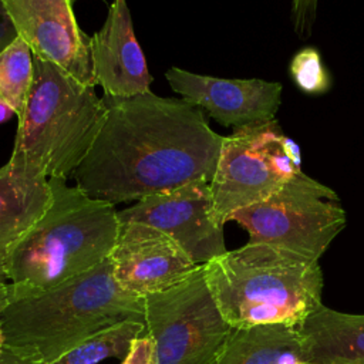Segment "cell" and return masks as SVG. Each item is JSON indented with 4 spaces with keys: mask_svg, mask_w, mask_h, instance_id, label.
<instances>
[{
    "mask_svg": "<svg viewBox=\"0 0 364 364\" xmlns=\"http://www.w3.org/2000/svg\"><path fill=\"white\" fill-rule=\"evenodd\" d=\"M50 203L7 262L10 297L43 291L109 259L119 219L109 202L48 178Z\"/></svg>",
    "mask_w": 364,
    "mask_h": 364,
    "instance_id": "cell-3",
    "label": "cell"
},
{
    "mask_svg": "<svg viewBox=\"0 0 364 364\" xmlns=\"http://www.w3.org/2000/svg\"><path fill=\"white\" fill-rule=\"evenodd\" d=\"M299 326L232 328L216 364H303ZM306 364V363H304Z\"/></svg>",
    "mask_w": 364,
    "mask_h": 364,
    "instance_id": "cell-16",
    "label": "cell"
},
{
    "mask_svg": "<svg viewBox=\"0 0 364 364\" xmlns=\"http://www.w3.org/2000/svg\"><path fill=\"white\" fill-rule=\"evenodd\" d=\"M118 219L119 223L139 222L164 232L198 266L228 252L223 226L215 219L210 186L205 182L144 198L118 210Z\"/></svg>",
    "mask_w": 364,
    "mask_h": 364,
    "instance_id": "cell-9",
    "label": "cell"
},
{
    "mask_svg": "<svg viewBox=\"0 0 364 364\" xmlns=\"http://www.w3.org/2000/svg\"><path fill=\"white\" fill-rule=\"evenodd\" d=\"M109 262L118 286L141 299L178 284L198 267L175 240L139 222L119 223Z\"/></svg>",
    "mask_w": 364,
    "mask_h": 364,
    "instance_id": "cell-11",
    "label": "cell"
},
{
    "mask_svg": "<svg viewBox=\"0 0 364 364\" xmlns=\"http://www.w3.org/2000/svg\"><path fill=\"white\" fill-rule=\"evenodd\" d=\"M249 242L264 243L320 260L346 226V210L336 192L300 172L267 199L235 212Z\"/></svg>",
    "mask_w": 364,
    "mask_h": 364,
    "instance_id": "cell-6",
    "label": "cell"
},
{
    "mask_svg": "<svg viewBox=\"0 0 364 364\" xmlns=\"http://www.w3.org/2000/svg\"><path fill=\"white\" fill-rule=\"evenodd\" d=\"M34 78V55L23 38L17 37L0 51V98L20 117Z\"/></svg>",
    "mask_w": 364,
    "mask_h": 364,
    "instance_id": "cell-18",
    "label": "cell"
},
{
    "mask_svg": "<svg viewBox=\"0 0 364 364\" xmlns=\"http://www.w3.org/2000/svg\"><path fill=\"white\" fill-rule=\"evenodd\" d=\"M121 364H156L151 338L146 334L135 338Z\"/></svg>",
    "mask_w": 364,
    "mask_h": 364,
    "instance_id": "cell-20",
    "label": "cell"
},
{
    "mask_svg": "<svg viewBox=\"0 0 364 364\" xmlns=\"http://www.w3.org/2000/svg\"><path fill=\"white\" fill-rule=\"evenodd\" d=\"M208 287L232 328L300 326L321 306L317 260L247 242L203 264Z\"/></svg>",
    "mask_w": 364,
    "mask_h": 364,
    "instance_id": "cell-4",
    "label": "cell"
},
{
    "mask_svg": "<svg viewBox=\"0 0 364 364\" xmlns=\"http://www.w3.org/2000/svg\"><path fill=\"white\" fill-rule=\"evenodd\" d=\"M90 51L94 81L104 95L129 98L151 91L154 78L124 0L109 6L102 27L90 37Z\"/></svg>",
    "mask_w": 364,
    "mask_h": 364,
    "instance_id": "cell-13",
    "label": "cell"
},
{
    "mask_svg": "<svg viewBox=\"0 0 364 364\" xmlns=\"http://www.w3.org/2000/svg\"><path fill=\"white\" fill-rule=\"evenodd\" d=\"M290 75L297 88L306 94H324L331 87V77L314 47H304L290 61Z\"/></svg>",
    "mask_w": 364,
    "mask_h": 364,
    "instance_id": "cell-19",
    "label": "cell"
},
{
    "mask_svg": "<svg viewBox=\"0 0 364 364\" xmlns=\"http://www.w3.org/2000/svg\"><path fill=\"white\" fill-rule=\"evenodd\" d=\"M50 203L48 179L10 161L0 168V286L9 284L7 262L14 247Z\"/></svg>",
    "mask_w": 364,
    "mask_h": 364,
    "instance_id": "cell-14",
    "label": "cell"
},
{
    "mask_svg": "<svg viewBox=\"0 0 364 364\" xmlns=\"http://www.w3.org/2000/svg\"><path fill=\"white\" fill-rule=\"evenodd\" d=\"M10 297V290H9V284L6 286H0V313L3 311V309L6 307L7 301Z\"/></svg>",
    "mask_w": 364,
    "mask_h": 364,
    "instance_id": "cell-25",
    "label": "cell"
},
{
    "mask_svg": "<svg viewBox=\"0 0 364 364\" xmlns=\"http://www.w3.org/2000/svg\"><path fill=\"white\" fill-rule=\"evenodd\" d=\"M145 334L156 364H216L232 331L208 287L203 266L144 297Z\"/></svg>",
    "mask_w": 364,
    "mask_h": 364,
    "instance_id": "cell-7",
    "label": "cell"
},
{
    "mask_svg": "<svg viewBox=\"0 0 364 364\" xmlns=\"http://www.w3.org/2000/svg\"><path fill=\"white\" fill-rule=\"evenodd\" d=\"M0 364H33L30 361H26L20 357H17L16 354L10 353L9 350L4 351V354L0 357Z\"/></svg>",
    "mask_w": 364,
    "mask_h": 364,
    "instance_id": "cell-23",
    "label": "cell"
},
{
    "mask_svg": "<svg viewBox=\"0 0 364 364\" xmlns=\"http://www.w3.org/2000/svg\"><path fill=\"white\" fill-rule=\"evenodd\" d=\"M280 146H282L283 152L289 156V159L293 162V165L296 168L301 169V154H300V148L296 144V141H293L290 136H286L284 134H282Z\"/></svg>",
    "mask_w": 364,
    "mask_h": 364,
    "instance_id": "cell-22",
    "label": "cell"
},
{
    "mask_svg": "<svg viewBox=\"0 0 364 364\" xmlns=\"http://www.w3.org/2000/svg\"><path fill=\"white\" fill-rule=\"evenodd\" d=\"M17 37L16 27L4 6V0H0V51L10 46Z\"/></svg>",
    "mask_w": 364,
    "mask_h": 364,
    "instance_id": "cell-21",
    "label": "cell"
},
{
    "mask_svg": "<svg viewBox=\"0 0 364 364\" xmlns=\"http://www.w3.org/2000/svg\"><path fill=\"white\" fill-rule=\"evenodd\" d=\"M105 105L94 87L34 57V78L18 117L10 162L37 175L70 178L88 154Z\"/></svg>",
    "mask_w": 364,
    "mask_h": 364,
    "instance_id": "cell-5",
    "label": "cell"
},
{
    "mask_svg": "<svg viewBox=\"0 0 364 364\" xmlns=\"http://www.w3.org/2000/svg\"><path fill=\"white\" fill-rule=\"evenodd\" d=\"M4 6L34 57L95 87L90 37L81 31L70 0H4Z\"/></svg>",
    "mask_w": 364,
    "mask_h": 364,
    "instance_id": "cell-10",
    "label": "cell"
},
{
    "mask_svg": "<svg viewBox=\"0 0 364 364\" xmlns=\"http://www.w3.org/2000/svg\"><path fill=\"white\" fill-rule=\"evenodd\" d=\"M142 334L144 323L124 321L87 338L50 364H100L107 358H124L134 340Z\"/></svg>",
    "mask_w": 364,
    "mask_h": 364,
    "instance_id": "cell-17",
    "label": "cell"
},
{
    "mask_svg": "<svg viewBox=\"0 0 364 364\" xmlns=\"http://www.w3.org/2000/svg\"><path fill=\"white\" fill-rule=\"evenodd\" d=\"M101 98L105 112L100 131L71 175L84 193L117 205L212 182L223 136L200 108L152 91Z\"/></svg>",
    "mask_w": 364,
    "mask_h": 364,
    "instance_id": "cell-1",
    "label": "cell"
},
{
    "mask_svg": "<svg viewBox=\"0 0 364 364\" xmlns=\"http://www.w3.org/2000/svg\"><path fill=\"white\" fill-rule=\"evenodd\" d=\"M6 351V343H4V334H3V328L0 324V357L4 354Z\"/></svg>",
    "mask_w": 364,
    "mask_h": 364,
    "instance_id": "cell-26",
    "label": "cell"
},
{
    "mask_svg": "<svg viewBox=\"0 0 364 364\" xmlns=\"http://www.w3.org/2000/svg\"><path fill=\"white\" fill-rule=\"evenodd\" d=\"M171 88L188 102L235 129L274 119L282 84L260 78H219L195 74L179 67L165 73Z\"/></svg>",
    "mask_w": 364,
    "mask_h": 364,
    "instance_id": "cell-12",
    "label": "cell"
},
{
    "mask_svg": "<svg viewBox=\"0 0 364 364\" xmlns=\"http://www.w3.org/2000/svg\"><path fill=\"white\" fill-rule=\"evenodd\" d=\"M11 115H14L13 108L0 98V124L9 121L11 118Z\"/></svg>",
    "mask_w": 364,
    "mask_h": 364,
    "instance_id": "cell-24",
    "label": "cell"
},
{
    "mask_svg": "<svg viewBox=\"0 0 364 364\" xmlns=\"http://www.w3.org/2000/svg\"><path fill=\"white\" fill-rule=\"evenodd\" d=\"M144 311V299L118 286L108 259L51 289L9 297L0 324L6 350L33 364H50L119 323L145 324Z\"/></svg>",
    "mask_w": 364,
    "mask_h": 364,
    "instance_id": "cell-2",
    "label": "cell"
},
{
    "mask_svg": "<svg viewBox=\"0 0 364 364\" xmlns=\"http://www.w3.org/2000/svg\"><path fill=\"white\" fill-rule=\"evenodd\" d=\"M282 132L276 119L247 125L223 136L210 186L213 213L219 225L247 206L262 202L286 182L272 169L267 145Z\"/></svg>",
    "mask_w": 364,
    "mask_h": 364,
    "instance_id": "cell-8",
    "label": "cell"
},
{
    "mask_svg": "<svg viewBox=\"0 0 364 364\" xmlns=\"http://www.w3.org/2000/svg\"><path fill=\"white\" fill-rule=\"evenodd\" d=\"M299 331L306 364H364V314L323 304Z\"/></svg>",
    "mask_w": 364,
    "mask_h": 364,
    "instance_id": "cell-15",
    "label": "cell"
},
{
    "mask_svg": "<svg viewBox=\"0 0 364 364\" xmlns=\"http://www.w3.org/2000/svg\"><path fill=\"white\" fill-rule=\"evenodd\" d=\"M303 364H304V363H303Z\"/></svg>",
    "mask_w": 364,
    "mask_h": 364,
    "instance_id": "cell-27",
    "label": "cell"
}]
</instances>
